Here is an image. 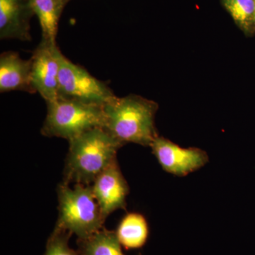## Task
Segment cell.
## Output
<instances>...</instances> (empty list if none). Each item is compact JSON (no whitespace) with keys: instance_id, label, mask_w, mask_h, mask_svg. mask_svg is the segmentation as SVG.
I'll return each instance as SVG.
<instances>
[{"instance_id":"6da1fadb","label":"cell","mask_w":255,"mask_h":255,"mask_svg":"<svg viewBox=\"0 0 255 255\" xmlns=\"http://www.w3.org/2000/svg\"><path fill=\"white\" fill-rule=\"evenodd\" d=\"M103 108L104 128L122 145L150 147L158 136L155 122L158 105L154 101L135 95L116 97Z\"/></svg>"},{"instance_id":"7a4b0ae2","label":"cell","mask_w":255,"mask_h":255,"mask_svg":"<svg viewBox=\"0 0 255 255\" xmlns=\"http://www.w3.org/2000/svg\"><path fill=\"white\" fill-rule=\"evenodd\" d=\"M63 182L92 185L103 171L117 159L123 145L104 128H95L69 140Z\"/></svg>"},{"instance_id":"3957f363","label":"cell","mask_w":255,"mask_h":255,"mask_svg":"<svg viewBox=\"0 0 255 255\" xmlns=\"http://www.w3.org/2000/svg\"><path fill=\"white\" fill-rule=\"evenodd\" d=\"M70 185L62 182L57 189L58 218L55 228L75 234L78 239H84L102 229L106 219L91 185Z\"/></svg>"},{"instance_id":"277c9868","label":"cell","mask_w":255,"mask_h":255,"mask_svg":"<svg viewBox=\"0 0 255 255\" xmlns=\"http://www.w3.org/2000/svg\"><path fill=\"white\" fill-rule=\"evenodd\" d=\"M47 114L41 128L46 137L69 140L95 128H104V107L60 98L46 102Z\"/></svg>"},{"instance_id":"5b68a950","label":"cell","mask_w":255,"mask_h":255,"mask_svg":"<svg viewBox=\"0 0 255 255\" xmlns=\"http://www.w3.org/2000/svg\"><path fill=\"white\" fill-rule=\"evenodd\" d=\"M58 56L60 98L104 107L117 97L105 82L68 59L60 50Z\"/></svg>"},{"instance_id":"8992f818","label":"cell","mask_w":255,"mask_h":255,"mask_svg":"<svg viewBox=\"0 0 255 255\" xmlns=\"http://www.w3.org/2000/svg\"><path fill=\"white\" fill-rule=\"evenodd\" d=\"M150 147L164 172L177 177H186L199 170L209 160L206 151L198 147H182L159 135Z\"/></svg>"},{"instance_id":"52a82bcc","label":"cell","mask_w":255,"mask_h":255,"mask_svg":"<svg viewBox=\"0 0 255 255\" xmlns=\"http://www.w3.org/2000/svg\"><path fill=\"white\" fill-rule=\"evenodd\" d=\"M59 52L56 43L41 40L31 58L32 85L46 102L59 97Z\"/></svg>"},{"instance_id":"ba28073f","label":"cell","mask_w":255,"mask_h":255,"mask_svg":"<svg viewBox=\"0 0 255 255\" xmlns=\"http://www.w3.org/2000/svg\"><path fill=\"white\" fill-rule=\"evenodd\" d=\"M92 191L104 218L119 209H127L129 186L116 159L92 184Z\"/></svg>"},{"instance_id":"9c48e42d","label":"cell","mask_w":255,"mask_h":255,"mask_svg":"<svg viewBox=\"0 0 255 255\" xmlns=\"http://www.w3.org/2000/svg\"><path fill=\"white\" fill-rule=\"evenodd\" d=\"M33 15L28 0H0V38L31 41Z\"/></svg>"},{"instance_id":"30bf717a","label":"cell","mask_w":255,"mask_h":255,"mask_svg":"<svg viewBox=\"0 0 255 255\" xmlns=\"http://www.w3.org/2000/svg\"><path fill=\"white\" fill-rule=\"evenodd\" d=\"M36 93L31 82V60H23L18 53L6 51L0 55V92Z\"/></svg>"},{"instance_id":"8fae6325","label":"cell","mask_w":255,"mask_h":255,"mask_svg":"<svg viewBox=\"0 0 255 255\" xmlns=\"http://www.w3.org/2000/svg\"><path fill=\"white\" fill-rule=\"evenodd\" d=\"M121 245L127 251L141 249L148 241L150 230L143 215L128 213L121 220L115 231Z\"/></svg>"},{"instance_id":"7c38bea8","label":"cell","mask_w":255,"mask_h":255,"mask_svg":"<svg viewBox=\"0 0 255 255\" xmlns=\"http://www.w3.org/2000/svg\"><path fill=\"white\" fill-rule=\"evenodd\" d=\"M70 0H28L38 16L43 41L56 43L58 23L64 8Z\"/></svg>"},{"instance_id":"4fadbf2b","label":"cell","mask_w":255,"mask_h":255,"mask_svg":"<svg viewBox=\"0 0 255 255\" xmlns=\"http://www.w3.org/2000/svg\"><path fill=\"white\" fill-rule=\"evenodd\" d=\"M81 255H125L115 231L105 227L84 239H78Z\"/></svg>"},{"instance_id":"5bb4252c","label":"cell","mask_w":255,"mask_h":255,"mask_svg":"<svg viewBox=\"0 0 255 255\" xmlns=\"http://www.w3.org/2000/svg\"><path fill=\"white\" fill-rule=\"evenodd\" d=\"M236 26L247 37L255 34V0H221Z\"/></svg>"},{"instance_id":"9a60e30c","label":"cell","mask_w":255,"mask_h":255,"mask_svg":"<svg viewBox=\"0 0 255 255\" xmlns=\"http://www.w3.org/2000/svg\"><path fill=\"white\" fill-rule=\"evenodd\" d=\"M71 236L68 231L55 228L47 241L43 255H81L78 251L69 246L68 241Z\"/></svg>"},{"instance_id":"2e32d148","label":"cell","mask_w":255,"mask_h":255,"mask_svg":"<svg viewBox=\"0 0 255 255\" xmlns=\"http://www.w3.org/2000/svg\"></svg>"},{"instance_id":"e0dca14e","label":"cell","mask_w":255,"mask_h":255,"mask_svg":"<svg viewBox=\"0 0 255 255\" xmlns=\"http://www.w3.org/2000/svg\"></svg>"}]
</instances>
